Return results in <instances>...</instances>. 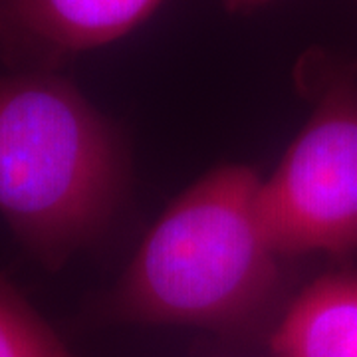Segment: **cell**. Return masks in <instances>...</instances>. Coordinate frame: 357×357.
<instances>
[{"mask_svg":"<svg viewBox=\"0 0 357 357\" xmlns=\"http://www.w3.org/2000/svg\"><path fill=\"white\" fill-rule=\"evenodd\" d=\"M262 177L215 167L165 208L109 298L141 324L238 330L258 319L280 286V256L258 215Z\"/></svg>","mask_w":357,"mask_h":357,"instance_id":"6da1fadb","label":"cell"},{"mask_svg":"<svg viewBox=\"0 0 357 357\" xmlns=\"http://www.w3.org/2000/svg\"><path fill=\"white\" fill-rule=\"evenodd\" d=\"M126 181L123 143L74 84L0 77V213L44 264L60 268L102 234Z\"/></svg>","mask_w":357,"mask_h":357,"instance_id":"7a4b0ae2","label":"cell"},{"mask_svg":"<svg viewBox=\"0 0 357 357\" xmlns=\"http://www.w3.org/2000/svg\"><path fill=\"white\" fill-rule=\"evenodd\" d=\"M312 114L262 178L258 215L280 258L357 252V66L302 62Z\"/></svg>","mask_w":357,"mask_h":357,"instance_id":"3957f363","label":"cell"},{"mask_svg":"<svg viewBox=\"0 0 357 357\" xmlns=\"http://www.w3.org/2000/svg\"><path fill=\"white\" fill-rule=\"evenodd\" d=\"M165 0H8L6 18L42 50L64 56L128 36Z\"/></svg>","mask_w":357,"mask_h":357,"instance_id":"277c9868","label":"cell"},{"mask_svg":"<svg viewBox=\"0 0 357 357\" xmlns=\"http://www.w3.org/2000/svg\"><path fill=\"white\" fill-rule=\"evenodd\" d=\"M272 357H357V268L318 276L270 333Z\"/></svg>","mask_w":357,"mask_h":357,"instance_id":"5b68a950","label":"cell"},{"mask_svg":"<svg viewBox=\"0 0 357 357\" xmlns=\"http://www.w3.org/2000/svg\"><path fill=\"white\" fill-rule=\"evenodd\" d=\"M0 357H74L50 326L2 278Z\"/></svg>","mask_w":357,"mask_h":357,"instance_id":"8992f818","label":"cell"},{"mask_svg":"<svg viewBox=\"0 0 357 357\" xmlns=\"http://www.w3.org/2000/svg\"><path fill=\"white\" fill-rule=\"evenodd\" d=\"M222 2L232 13H241V10H250L256 6H262V4L272 2V0H222Z\"/></svg>","mask_w":357,"mask_h":357,"instance_id":"52a82bcc","label":"cell"}]
</instances>
